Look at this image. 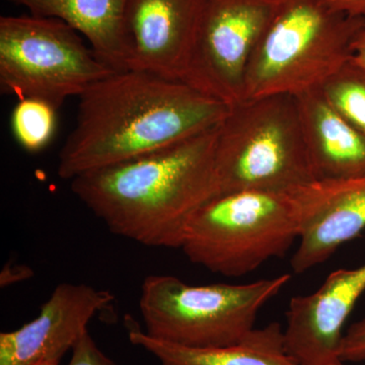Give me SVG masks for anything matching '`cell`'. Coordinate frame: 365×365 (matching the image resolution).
I'll return each mask as SVG.
<instances>
[{"instance_id": "cell-1", "label": "cell", "mask_w": 365, "mask_h": 365, "mask_svg": "<svg viewBox=\"0 0 365 365\" xmlns=\"http://www.w3.org/2000/svg\"><path fill=\"white\" fill-rule=\"evenodd\" d=\"M78 98L57 169L71 181L215 128L230 109L184 81L138 69L114 72Z\"/></svg>"}, {"instance_id": "cell-2", "label": "cell", "mask_w": 365, "mask_h": 365, "mask_svg": "<svg viewBox=\"0 0 365 365\" xmlns=\"http://www.w3.org/2000/svg\"><path fill=\"white\" fill-rule=\"evenodd\" d=\"M216 128L78 175L72 192L113 234L153 248H181L190 220L220 194Z\"/></svg>"}, {"instance_id": "cell-3", "label": "cell", "mask_w": 365, "mask_h": 365, "mask_svg": "<svg viewBox=\"0 0 365 365\" xmlns=\"http://www.w3.org/2000/svg\"><path fill=\"white\" fill-rule=\"evenodd\" d=\"M365 20L324 0H279L250 60L244 98L297 96L322 85L353 57Z\"/></svg>"}, {"instance_id": "cell-4", "label": "cell", "mask_w": 365, "mask_h": 365, "mask_svg": "<svg viewBox=\"0 0 365 365\" xmlns=\"http://www.w3.org/2000/svg\"><path fill=\"white\" fill-rule=\"evenodd\" d=\"M215 165L220 194L290 193L314 182L297 98L271 95L230 106L216 128Z\"/></svg>"}, {"instance_id": "cell-5", "label": "cell", "mask_w": 365, "mask_h": 365, "mask_svg": "<svg viewBox=\"0 0 365 365\" xmlns=\"http://www.w3.org/2000/svg\"><path fill=\"white\" fill-rule=\"evenodd\" d=\"M299 234L292 193L246 190L220 194L199 209L180 249L211 272L242 277L284 256Z\"/></svg>"}, {"instance_id": "cell-6", "label": "cell", "mask_w": 365, "mask_h": 365, "mask_svg": "<svg viewBox=\"0 0 365 365\" xmlns=\"http://www.w3.org/2000/svg\"><path fill=\"white\" fill-rule=\"evenodd\" d=\"M289 280L282 274L248 284L191 285L176 276H148L139 297L144 332L186 347L235 344L254 330L262 307Z\"/></svg>"}, {"instance_id": "cell-7", "label": "cell", "mask_w": 365, "mask_h": 365, "mask_svg": "<svg viewBox=\"0 0 365 365\" xmlns=\"http://www.w3.org/2000/svg\"><path fill=\"white\" fill-rule=\"evenodd\" d=\"M74 29L53 18H0V86L19 98L47 101L59 109L116 72L86 47Z\"/></svg>"}, {"instance_id": "cell-8", "label": "cell", "mask_w": 365, "mask_h": 365, "mask_svg": "<svg viewBox=\"0 0 365 365\" xmlns=\"http://www.w3.org/2000/svg\"><path fill=\"white\" fill-rule=\"evenodd\" d=\"M279 0H203L182 81L228 106L244 100L250 60Z\"/></svg>"}, {"instance_id": "cell-9", "label": "cell", "mask_w": 365, "mask_h": 365, "mask_svg": "<svg viewBox=\"0 0 365 365\" xmlns=\"http://www.w3.org/2000/svg\"><path fill=\"white\" fill-rule=\"evenodd\" d=\"M109 290L85 283H60L39 316L11 332L0 334V365L59 361L88 333L91 319L112 307Z\"/></svg>"}, {"instance_id": "cell-10", "label": "cell", "mask_w": 365, "mask_h": 365, "mask_svg": "<svg viewBox=\"0 0 365 365\" xmlns=\"http://www.w3.org/2000/svg\"><path fill=\"white\" fill-rule=\"evenodd\" d=\"M364 292L365 264L334 271L314 294L292 297L283 330L288 355L299 365L340 359L343 326Z\"/></svg>"}, {"instance_id": "cell-11", "label": "cell", "mask_w": 365, "mask_h": 365, "mask_svg": "<svg viewBox=\"0 0 365 365\" xmlns=\"http://www.w3.org/2000/svg\"><path fill=\"white\" fill-rule=\"evenodd\" d=\"M290 193L300 218L299 248L292 259L297 274L324 263L365 230V176L314 181Z\"/></svg>"}, {"instance_id": "cell-12", "label": "cell", "mask_w": 365, "mask_h": 365, "mask_svg": "<svg viewBox=\"0 0 365 365\" xmlns=\"http://www.w3.org/2000/svg\"><path fill=\"white\" fill-rule=\"evenodd\" d=\"M203 0H128L129 69L181 81Z\"/></svg>"}, {"instance_id": "cell-13", "label": "cell", "mask_w": 365, "mask_h": 365, "mask_svg": "<svg viewBox=\"0 0 365 365\" xmlns=\"http://www.w3.org/2000/svg\"><path fill=\"white\" fill-rule=\"evenodd\" d=\"M314 181L365 176V136L327 101L321 88L297 96Z\"/></svg>"}, {"instance_id": "cell-14", "label": "cell", "mask_w": 365, "mask_h": 365, "mask_svg": "<svg viewBox=\"0 0 365 365\" xmlns=\"http://www.w3.org/2000/svg\"><path fill=\"white\" fill-rule=\"evenodd\" d=\"M31 14L64 21L83 34L98 58L115 71L129 69L125 32L128 0H9Z\"/></svg>"}, {"instance_id": "cell-15", "label": "cell", "mask_w": 365, "mask_h": 365, "mask_svg": "<svg viewBox=\"0 0 365 365\" xmlns=\"http://www.w3.org/2000/svg\"><path fill=\"white\" fill-rule=\"evenodd\" d=\"M129 340L160 360V365H299L288 355L278 323L254 329L244 339L222 347H186L150 337L130 326Z\"/></svg>"}, {"instance_id": "cell-16", "label": "cell", "mask_w": 365, "mask_h": 365, "mask_svg": "<svg viewBox=\"0 0 365 365\" xmlns=\"http://www.w3.org/2000/svg\"><path fill=\"white\" fill-rule=\"evenodd\" d=\"M321 90L334 109L365 136V67L349 60Z\"/></svg>"}, {"instance_id": "cell-17", "label": "cell", "mask_w": 365, "mask_h": 365, "mask_svg": "<svg viewBox=\"0 0 365 365\" xmlns=\"http://www.w3.org/2000/svg\"><path fill=\"white\" fill-rule=\"evenodd\" d=\"M57 108L41 98H20L11 114V129L21 148L37 153L52 140L56 131Z\"/></svg>"}, {"instance_id": "cell-18", "label": "cell", "mask_w": 365, "mask_h": 365, "mask_svg": "<svg viewBox=\"0 0 365 365\" xmlns=\"http://www.w3.org/2000/svg\"><path fill=\"white\" fill-rule=\"evenodd\" d=\"M71 351V359L67 365H117L98 348L88 332L74 345Z\"/></svg>"}, {"instance_id": "cell-19", "label": "cell", "mask_w": 365, "mask_h": 365, "mask_svg": "<svg viewBox=\"0 0 365 365\" xmlns=\"http://www.w3.org/2000/svg\"><path fill=\"white\" fill-rule=\"evenodd\" d=\"M339 359L344 362L365 360V319L353 324L343 336Z\"/></svg>"}, {"instance_id": "cell-20", "label": "cell", "mask_w": 365, "mask_h": 365, "mask_svg": "<svg viewBox=\"0 0 365 365\" xmlns=\"http://www.w3.org/2000/svg\"><path fill=\"white\" fill-rule=\"evenodd\" d=\"M33 276V270L29 266L7 264L0 273V287H6L14 283L30 279Z\"/></svg>"}, {"instance_id": "cell-21", "label": "cell", "mask_w": 365, "mask_h": 365, "mask_svg": "<svg viewBox=\"0 0 365 365\" xmlns=\"http://www.w3.org/2000/svg\"><path fill=\"white\" fill-rule=\"evenodd\" d=\"M335 11L365 20V0H324Z\"/></svg>"}, {"instance_id": "cell-22", "label": "cell", "mask_w": 365, "mask_h": 365, "mask_svg": "<svg viewBox=\"0 0 365 365\" xmlns=\"http://www.w3.org/2000/svg\"><path fill=\"white\" fill-rule=\"evenodd\" d=\"M356 63L365 67V30L359 34L353 45V57Z\"/></svg>"}, {"instance_id": "cell-23", "label": "cell", "mask_w": 365, "mask_h": 365, "mask_svg": "<svg viewBox=\"0 0 365 365\" xmlns=\"http://www.w3.org/2000/svg\"><path fill=\"white\" fill-rule=\"evenodd\" d=\"M59 361H55V360H44L33 365H59Z\"/></svg>"}, {"instance_id": "cell-24", "label": "cell", "mask_w": 365, "mask_h": 365, "mask_svg": "<svg viewBox=\"0 0 365 365\" xmlns=\"http://www.w3.org/2000/svg\"><path fill=\"white\" fill-rule=\"evenodd\" d=\"M328 365H344V361H342L341 359L335 360V361L331 362Z\"/></svg>"}]
</instances>
